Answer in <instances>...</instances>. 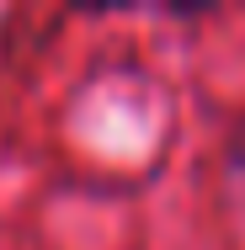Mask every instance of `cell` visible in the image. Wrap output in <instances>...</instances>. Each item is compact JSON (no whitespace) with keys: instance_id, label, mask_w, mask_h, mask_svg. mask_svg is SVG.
I'll list each match as a JSON object with an SVG mask.
<instances>
[{"instance_id":"6da1fadb","label":"cell","mask_w":245,"mask_h":250,"mask_svg":"<svg viewBox=\"0 0 245 250\" xmlns=\"http://www.w3.org/2000/svg\"><path fill=\"white\" fill-rule=\"evenodd\" d=\"M229 160H235V170L245 176V123L235 128V139H229Z\"/></svg>"}]
</instances>
